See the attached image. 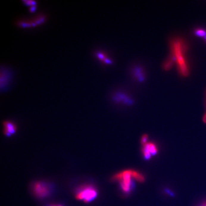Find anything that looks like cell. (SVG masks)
Listing matches in <instances>:
<instances>
[{"label": "cell", "mask_w": 206, "mask_h": 206, "mask_svg": "<svg viewBox=\"0 0 206 206\" xmlns=\"http://www.w3.org/2000/svg\"><path fill=\"white\" fill-rule=\"evenodd\" d=\"M199 206H206V202L203 203Z\"/></svg>", "instance_id": "cell-16"}, {"label": "cell", "mask_w": 206, "mask_h": 206, "mask_svg": "<svg viewBox=\"0 0 206 206\" xmlns=\"http://www.w3.org/2000/svg\"><path fill=\"white\" fill-rule=\"evenodd\" d=\"M170 54L175 59L179 74L183 77H187L189 74V69L186 57V43L182 39L176 38L170 42Z\"/></svg>", "instance_id": "cell-1"}, {"label": "cell", "mask_w": 206, "mask_h": 206, "mask_svg": "<svg viewBox=\"0 0 206 206\" xmlns=\"http://www.w3.org/2000/svg\"><path fill=\"white\" fill-rule=\"evenodd\" d=\"M175 63V59L172 54H170L168 57L165 61L163 64V68L165 70H169L171 68Z\"/></svg>", "instance_id": "cell-8"}, {"label": "cell", "mask_w": 206, "mask_h": 206, "mask_svg": "<svg viewBox=\"0 0 206 206\" xmlns=\"http://www.w3.org/2000/svg\"><path fill=\"white\" fill-rule=\"evenodd\" d=\"M132 170H126L119 173L113 177L114 180H118L120 182L121 190L125 194H128L132 188Z\"/></svg>", "instance_id": "cell-3"}, {"label": "cell", "mask_w": 206, "mask_h": 206, "mask_svg": "<svg viewBox=\"0 0 206 206\" xmlns=\"http://www.w3.org/2000/svg\"><path fill=\"white\" fill-rule=\"evenodd\" d=\"M32 191L38 198H43L49 195L50 189L49 186L44 182H35L32 186Z\"/></svg>", "instance_id": "cell-4"}, {"label": "cell", "mask_w": 206, "mask_h": 206, "mask_svg": "<svg viewBox=\"0 0 206 206\" xmlns=\"http://www.w3.org/2000/svg\"><path fill=\"white\" fill-rule=\"evenodd\" d=\"M132 175H133L134 179L138 182H142L144 181L145 178L141 174H140V173L132 170Z\"/></svg>", "instance_id": "cell-10"}, {"label": "cell", "mask_w": 206, "mask_h": 206, "mask_svg": "<svg viewBox=\"0 0 206 206\" xmlns=\"http://www.w3.org/2000/svg\"><path fill=\"white\" fill-rule=\"evenodd\" d=\"M147 138H148V137L146 135H145L142 137L141 143L143 145H144L147 143L146 142H147Z\"/></svg>", "instance_id": "cell-13"}, {"label": "cell", "mask_w": 206, "mask_h": 206, "mask_svg": "<svg viewBox=\"0 0 206 206\" xmlns=\"http://www.w3.org/2000/svg\"><path fill=\"white\" fill-rule=\"evenodd\" d=\"M195 34L199 37H204L205 38L206 36V32L203 29H196L195 31Z\"/></svg>", "instance_id": "cell-11"}, {"label": "cell", "mask_w": 206, "mask_h": 206, "mask_svg": "<svg viewBox=\"0 0 206 206\" xmlns=\"http://www.w3.org/2000/svg\"><path fill=\"white\" fill-rule=\"evenodd\" d=\"M61 206V205H49V206Z\"/></svg>", "instance_id": "cell-17"}, {"label": "cell", "mask_w": 206, "mask_h": 206, "mask_svg": "<svg viewBox=\"0 0 206 206\" xmlns=\"http://www.w3.org/2000/svg\"><path fill=\"white\" fill-rule=\"evenodd\" d=\"M96 57L99 61L104 64L107 65H110L112 63V61L106 54L103 52L97 51L96 52Z\"/></svg>", "instance_id": "cell-7"}, {"label": "cell", "mask_w": 206, "mask_h": 206, "mask_svg": "<svg viewBox=\"0 0 206 206\" xmlns=\"http://www.w3.org/2000/svg\"><path fill=\"white\" fill-rule=\"evenodd\" d=\"M36 6L35 5H32L30 7V8H29V10H30V12H34V11L36 9Z\"/></svg>", "instance_id": "cell-14"}, {"label": "cell", "mask_w": 206, "mask_h": 206, "mask_svg": "<svg viewBox=\"0 0 206 206\" xmlns=\"http://www.w3.org/2000/svg\"><path fill=\"white\" fill-rule=\"evenodd\" d=\"M23 2L27 5H34L36 4V1H23Z\"/></svg>", "instance_id": "cell-12"}, {"label": "cell", "mask_w": 206, "mask_h": 206, "mask_svg": "<svg viewBox=\"0 0 206 206\" xmlns=\"http://www.w3.org/2000/svg\"><path fill=\"white\" fill-rule=\"evenodd\" d=\"M4 134L7 137H10L16 131V127L15 124L10 121H4Z\"/></svg>", "instance_id": "cell-6"}, {"label": "cell", "mask_w": 206, "mask_h": 206, "mask_svg": "<svg viewBox=\"0 0 206 206\" xmlns=\"http://www.w3.org/2000/svg\"><path fill=\"white\" fill-rule=\"evenodd\" d=\"M143 146L142 152L146 160H149L152 155L156 154L157 152V146L153 143H148Z\"/></svg>", "instance_id": "cell-5"}, {"label": "cell", "mask_w": 206, "mask_h": 206, "mask_svg": "<svg viewBox=\"0 0 206 206\" xmlns=\"http://www.w3.org/2000/svg\"><path fill=\"white\" fill-rule=\"evenodd\" d=\"M203 121L204 122L206 123V113L205 114V115L204 116Z\"/></svg>", "instance_id": "cell-15"}, {"label": "cell", "mask_w": 206, "mask_h": 206, "mask_svg": "<svg viewBox=\"0 0 206 206\" xmlns=\"http://www.w3.org/2000/svg\"><path fill=\"white\" fill-rule=\"evenodd\" d=\"M97 189L91 185L81 186L76 191V198L85 202H90L97 197Z\"/></svg>", "instance_id": "cell-2"}, {"label": "cell", "mask_w": 206, "mask_h": 206, "mask_svg": "<svg viewBox=\"0 0 206 206\" xmlns=\"http://www.w3.org/2000/svg\"><path fill=\"white\" fill-rule=\"evenodd\" d=\"M134 76L137 78L138 80L141 82L145 78L144 73H143L142 69L139 67H137L134 68Z\"/></svg>", "instance_id": "cell-9"}]
</instances>
